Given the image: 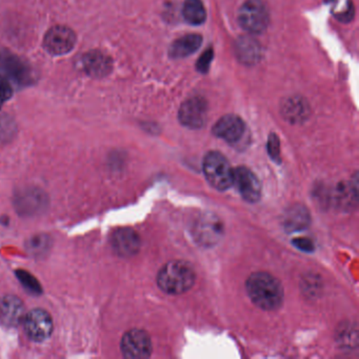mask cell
I'll use <instances>...</instances> for the list:
<instances>
[{
	"mask_svg": "<svg viewBox=\"0 0 359 359\" xmlns=\"http://www.w3.org/2000/svg\"><path fill=\"white\" fill-rule=\"evenodd\" d=\"M208 107L201 97H192L182 104L178 113L180 123L189 129H201L207 121Z\"/></svg>",
	"mask_w": 359,
	"mask_h": 359,
	"instance_id": "obj_9",
	"label": "cell"
},
{
	"mask_svg": "<svg viewBox=\"0 0 359 359\" xmlns=\"http://www.w3.org/2000/svg\"><path fill=\"white\" fill-rule=\"evenodd\" d=\"M83 66L90 76L104 77L112 71V60L107 54L100 51H91L83 58Z\"/></svg>",
	"mask_w": 359,
	"mask_h": 359,
	"instance_id": "obj_15",
	"label": "cell"
},
{
	"mask_svg": "<svg viewBox=\"0 0 359 359\" xmlns=\"http://www.w3.org/2000/svg\"><path fill=\"white\" fill-rule=\"evenodd\" d=\"M201 43H203V39L198 34H189L180 37L172 43L170 48V56L174 60L188 57L201 48Z\"/></svg>",
	"mask_w": 359,
	"mask_h": 359,
	"instance_id": "obj_16",
	"label": "cell"
},
{
	"mask_svg": "<svg viewBox=\"0 0 359 359\" xmlns=\"http://www.w3.org/2000/svg\"><path fill=\"white\" fill-rule=\"evenodd\" d=\"M293 243L295 245V247L302 250V251H312V250L314 249L312 241L308 238H302V237H300V238L294 239Z\"/></svg>",
	"mask_w": 359,
	"mask_h": 359,
	"instance_id": "obj_26",
	"label": "cell"
},
{
	"mask_svg": "<svg viewBox=\"0 0 359 359\" xmlns=\"http://www.w3.org/2000/svg\"><path fill=\"white\" fill-rule=\"evenodd\" d=\"M285 114L291 119L302 118V115L304 114V108L302 102H291L287 104V109H285Z\"/></svg>",
	"mask_w": 359,
	"mask_h": 359,
	"instance_id": "obj_24",
	"label": "cell"
},
{
	"mask_svg": "<svg viewBox=\"0 0 359 359\" xmlns=\"http://www.w3.org/2000/svg\"><path fill=\"white\" fill-rule=\"evenodd\" d=\"M233 184L236 186L243 198L248 203H256L262 196V184L255 174L245 167L234 170Z\"/></svg>",
	"mask_w": 359,
	"mask_h": 359,
	"instance_id": "obj_10",
	"label": "cell"
},
{
	"mask_svg": "<svg viewBox=\"0 0 359 359\" xmlns=\"http://www.w3.org/2000/svg\"><path fill=\"white\" fill-rule=\"evenodd\" d=\"M76 45V35L68 27L56 26L50 29L43 39V47L52 55L70 53Z\"/></svg>",
	"mask_w": 359,
	"mask_h": 359,
	"instance_id": "obj_8",
	"label": "cell"
},
{
	"mask_svg": "<svg viewBox=\"0 0 359 359\" xmlns=\"http://www.w3.org/2000/svg\"><path fill=\"white\" fill-rule=\"evenodd\" d=\"M203 173L213 188L226 191L233 184L234 170L224 155L216 151L208 153L203 159Z\"/></svg>",
	"mask_w": 359,
	"mask_h": 359,
	"instance_id": "obj_3",
	"label": "cell"
},
{
	"mask_svg": "<svg viewBox=\"0 0 359 359\" xmlns=\"http://www.w3.org/2000/svg\"><path fill=\"white\" fill-rule=\"evenodd\" d=\"M222 234V226L219 220L214 216L203 215L195 224L194 236L198 243L205 245L217 243Z\"/></svg>",
	"mask_w": 359,
	"mask_h": 359,
	"instance_id": "obj_14",
	"label": "cell"
},
{
	"mask_svg": "<svg viewBox=\"0 0 359 359\" xmlns=\"http://www.w3.org/2000/svg\"><path fill=\"white\" fill-rule=\"evenodd\" d=\"M0 77L16 85L26 86L32 81L30 67L18 56L5 49H0Z\"/></svg>",
	"mask_w": 359,
	"mask_h": 359,
	"instance_id": "obj_5",
	"label": "cell"
},
{
	"mask_svg": "<svg viewBox=\"0 0 359 359\" xmlns=\"http://www.w3.org/2000/svg\"><path fill=\"white\" fill-rule=\"evenodd\" d=\"M196 274L188 262L172 260L165 264L157 275V285L165 293L178 295L186 293L194 285Z\"/></svg>",
	"mask_w": 359,
	"mask_h": 359,
	"instance_id": "obj_2",
	"label": "cell"
},
{
	"mask_svg": "<svg viewBox=\"0 0 359 359\" xmlns=\"http://www.w3.org/2000/svg\"><path fill=\"white\" fill-rule=\"evenodd\" d=\"M238 20L243 30L259 34L268 28L269 12L262 0H247L239 10Z\"/></svg>",
	"mask_w": 359,
	"mask_h": 359,
	"instance_id": "obj_4",
	"label": "cell"
},
{
	"mask_svg": "<svg viewBox=\"0 0 359 359\" xmlns=\"http://www.w3.org/2000/svg\"><path fill=\"white\" fill-rule=\"evenodd\" d=\"M245 132V123L236 115H226L222 117L213 127L214 135L231 144L241 142Z\"/></svg>",
	"mask_w": 359,
	"mask_h": 359,
	"instance_id": "obj_11",
	"label": "cell"
},
{
	"mask_svg": "<svg viewBox=\"0 0 359 359\" xmlns=\"http://www.w3.org/2000/svg\"><path fill=\"white\" fill-rule=\"evenodd\" d=\"M245 289L250 299L262 310H277L283 304L285 297L283 285L270 273H253L245 283Z\"/></svg>",
	"mask_w": 359,
	"mask_h": 359,
	"instance_id": "obj_1",
	"label": "cell"
},
{
	"mask_svg": "<svg viewBox=\"0 0 359 359\" xmlns=\"http://www.w3.org/2000/svg\"><path fill=\"white\" fill-rule=\"evenodd\" d=\"M268 151L270 156L272 157L273 159H275V161L278 159L279 156H280V150H279V140L276 135H271L270 138H269Z\"/></svg>",
	"mask_w": 359,
	"mask_h": 359,
	"instance_id": "obj_25",
	"label": "cell"
},
{
	"mask_svg": "<svg viewBox=\"0 0 359 359\" xmlns=\"http://www.w3.org/2000/svg\"><path fill=\"white\" fill-rule=\"evenodd\" d=\"M18 277H20V280H22V285L27 287V289L30 290L31 292H34V293H41V285L37 283L36 279L33 278L29 273L18 272Z\"/></svg>",
	"mask_w": 359,
	"mask_h": 359,
	"instance_id": "obj_22",
	"label": "cell"
},
{
	"mask_svg": "<svg viewBox=\"0 0 359 359\" xmlns=\"http://www.w3.org/2000/svg\"><path fill=\"white\" fill-rule=\"evenodd\" d=\"M309 224V214L304 208H292L285 215V226L290 230H302Z\"/></svg>",
	"mask_w": 359,
	"mask_h": 359,
	"instance_id": "obj_19",
	"label": "cell"
},
{
	"mask_svg": "<svg viewBox=\"0 0 359 359\" xmlns=\"http://www.w3.org/2000/svg\"><path fill=\"white\" fill-rule=\"evenodd\" d=\"M26 309L20 298L14 295L0 298V321L7 327H18L24 323Z\"/></svg>",
	"mask_w": 359,
	"mask_h": 359,
	"instance_id": "obj_12",
	"label": "cell"
},
{
	"mask_svg": "<svg viewBox=\"0 0 359 359\" xmlns=\"http://www.w3.org/2000/svg\"><path fill=\"white\" fill-rule=\"evenodd\" d=\"M111 243L117 255L121 257H131L140 250V239L135 231L123 228L113 233Z\"/></svg>",
	"mask_w": 359,
	"mask_h": 359,
	"instance_id": "obj_13",
	"label": "cell"
},
{
	"mask_svg": "<svg viewBox=\"0 0 359 359\" xmlns=\"http://www.w3.org/2000/svg\"><path fill=\"white\" fill-rule=\"evenodd\" d=\"M213 57L214 53L212 48L205 50V53L199 57L198 62H197V70L201 73H207L211 66Z\"/></svg>",
	"mask_w": 359,
	"mask_h": 359,
	"instance_id": "obj_23",
	"label": "cell"
},
{
	"mask_svg": "<svg viewBox=\"0 0 359 359\" xmlns=\"http://www.w3.org/2000/svg\"><path fill=\"white\" fill-rule=\"evenodd\" d=\"M13 95V87L8 79L0 77V109Z\"/></svg>",
	"mask_w": 359,
	"mask_h": 359,
	"instance_id": "obj_21",
	"label": "cell"
},
{
	"mask_svg": "<svg viewBox=\"0 0 359 359\" xmlns=\"http://www.w3.org/2000/svg\"><path fill=\"white\" fill-rule=\"evenodd\" d=\"M24 327L31 340L43 342L53 333V319L49 312L43 309H34L25 316Z\"/></svg>",
	"mask_w": 359,
	"mask_h": 359,
	"instance_id": "obj_6",
	"label": "cell"
},
{
	"mask_svg": "<svg viewBox=\"0 0 359 359\" xmlns=\"http://www.w3.org/2000/svg\"><path fill=\"white\" fill-rule=\"evenodd\" d=\"M182 15L188 24L199 26L207 18L205 6L201 0H186L182 9Z\"/></svg>",
	"mask_w": 359,
	"mask_h": 359,
	"instance_id": "obj_18",
	"label": "cell"
},
{
	"mask_svg": "<svg viewBox=\"0 0 359 359\" xmlns=\"http://www.w3.org/2000/svg\"><path fill=\"white\" fill-rule=\"evenodd\" d=\"M121 348L126 358L146 359L152 354V341L144 330H130L123 336Z\"/></svg>",
	"mask_w": 359,
	"mask_h": 359,
	"instance_id": "obj_7",
	"label": "cell"
},
{
	"mask_svg": "<svg viewBox=\"0 0 359 359\" xmlns=\"http://www.w3.org/2000/svg\"><path fill=\"white\" fill-rule=\"evenodd\" d=\"M236 51L241 62L248 65L257 62L262 54L257 41H254L251 37L241 39V41L237 43Z\"/></svg>",
	"mask_w": 359,
	"mask_h": 359,
	"instance_id": "obj_17",
	"label": "cell"
},
{
	"mask_svg": "<svg viewBox=\"0 0 359 359\" xmlns=\"http://www.w3.org/2000/svg\"><path fill=\"white\" fill-rule=\"evenodd\" d=\"M331 7L332 13L341 22H350L354 14L351 0H325Z\"/></svg>",
	"mask_w": 359,
	"mask_h": 359,
	"instance_id": "obj_20",
	"label": "cell"
}]
</instances>
